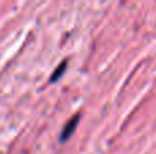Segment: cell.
Listing matches in <instances>:
<instances>
[{
	"instance_id": "6da1fadb",
	"label": "cell",
	"mask_w": 156,
	"mask_h": 154,
	"mask_svg": "<svg viewBox=\"0 0 156 154\" xmlns=\"http://www.w3.org/2000/svg\"><path fill=\"white\" fill-rule=\"evenodd\" d=\"M80 117H81V115L77 113L76 116L71 117V119L65 124V127H63L62 132H60V135H59V141L62 142V143L67 142L69 139L73 136L74 131H76L77 127H78V123H80Z\"/></svg>"
},
{
	"instance_id": "7a4b0ae2",
	"label": "cell",
	"mask_w": 156,
	"mask_h": 154,
	"mask_svg": "<svg viewBox=\"0 0 156 154\" xmlns=\"http://www.w3.org/2000/svg\"><path fill=\"white\" fill-rule=\"evenodd\" d=\"M66 65H67V63L66 62H63L62 64L58 65V68L54 71V74L51 75V79H49L51 83H54V82H56L58 79H60V76H62L63 74H65V71H66Z\"/></svg>"
}]
</instances>
